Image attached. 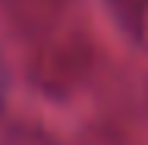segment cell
I'll use <instances>...</instances> for the list:
<instances>
[{
    "label": "cell",
    "instance_id": "6da1fadb",
    "mask_svg": "<svg viewBox=\"0 0 148 145\" xmlns=\"http://www.w3.org/2000/svg\"><path fill=\"white\" fill-rule=\"evenodd\" d=\"M6 88H10V79H6V66H3V60H0V107H3V101H6Z\"/></svg>",
    "mask_w": 148,
    "mask_h": 145
}]
</instances>
